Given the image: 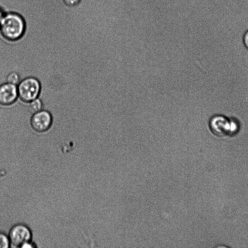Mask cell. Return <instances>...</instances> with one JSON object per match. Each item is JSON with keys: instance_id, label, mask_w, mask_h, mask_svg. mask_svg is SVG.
<instances>
[{"instance_id": "cell-1", "label": "cell", "mask_w": 248, "mask_h": 248, "mask_svg": "<svg viewBox=\"0 0 248 248\" xmlns=\"http://www.w3.org/2000/svg\"><path fill=\"white\" fill-rule=\"evenodd\" d=\"M25 29L24 19L16 13L5 14L0 24V34L8 41H14L21 38Z\"/></svg>"}, {"instance_id": "cell-2", "label": "cell", "mask_w": 248, "mask_h": 248, "mask_svg": "<svg viewBox=\"0 0 248 248\" xmlns=\"http://www.w3.org/2000/svg\"><path fill=\"white\" fill-rule=\"evenodd\" d=\"M17 88L19 99L23 102L29 103L39 97L41 85L37 78L28 77L20 81Z\"/></svg>"}, {"instance_id": "cell-3", "label": "cell", "mask_w": 248, "mask_h": 248, "mask_svg": "<svg viewBox=\"0 0 248 248\" xmlns=\"http://www.w3.org/2000/svg\"><path fill=\"white\" fill-rule=\"evenodd\" d=\"M32 236L31 231L27 225L16 224L11 228L9 233L10 247L21 248L25 243L31 241Z\"/></svg>"}, {"instance_id": "cell-4", "label": "cell", "mask_w": 248, "mask_h": 248, "mask_svg": "<svg viewBox=\"0 0 248 248\" xmlns=\"http://www.w3.org/2000/svg\"><path fill=\"white\" fill-rule=\"evenodd\" d=\"M53 117L51 113L46 109H41L32 114L30 124L32 128L39 133L47 131L51 127Z\"/></svg>"}, {"instance_id": "cell-5", "label": "cell", "mask_w": 248, "mask_h": 248, "mask_svg": "<svg viewBox=\"0 0 248 248\" xmlns=\"http://www.w3.org/2000/svg\"><path fill=\"white\" fill-rule=\"evenodd\" d=\"M209 127L212 132L217 136L232 135L231 120L223 115L212 117L209 121Z\"/></svg>"}, {"instance_id": "cell-6", "label": "cell", "mask_w": 248, "mask_h": 248, "mask_svg": "<svg viewBox=\"0 0 248 248\" xmlns=\"http://www.w3.org/2000/svg\"><path fill=\"white\" fill-rule=\"evenodd\" d=\"M18 97L17 85L7 82L0 85V105L10 106L15 103Z\"/></svg>"}, {"instance_id": "cell-7", "label": "cell", "mask_w": 248, "mask_h": 248, "mask_svg": "<svg viewBox=\"0 0 248 248\" xmlns=\"http://www.w3.org/2000/svg\"><path fill=\"white\" fill-rule=\"evenodd\" d=\"M43 103L38 97L29 103V109L32 114L42 109Z\"/></svg>"}, {"instance_id": "cell-8", "label": "cell", "mask_w": 248, "mask_h": 248, "mask_svg": "<svg viewBox=\"0 0 248 248\" xmlns=\"http://www.w3.org/2000/svg\"><path fill=\"white\" fill-rule=\"evenodd\" d=\"M20 77L18 73L12 72L8 74L6 82L17 85L20 81Z\"/></svg>"}, {"instance_id": "cell-9", "label": "cell", "mask_w": 248, "mask_h": 248, "mask_svg": "<svg viewBox=\"0 0 248 248\" xmlns=\"http://www.w3.org/2000/svg\"><path fill=\"white\" fill-rule=\"evenodd\" d=\"M10 247L8 235L0 232V248H8Z\"/></svg>"}, {"instance_id": "cell-10", "label": "cell", "mask_w": 248, "mask_h": 248, "mask_svg": "<svg viewBox=\"0 0 248 248\" xmlns=\"http://www.w3.org/2000/svg\"><path fill=\"white\" fill-rule=\"evenodd\" d=\"M242 42L245 47L248 49V29L243 34Z\"/></svg>"}, {"instance_id": "cell-11", "label": "cell", "mask_w": 248, "mask_h": 248, "mask_svg": "<svg viewBox=\"0 0 248 248\" xmlns=\"http://www.w3.org/2000/svg\"><path fill=\"white\" fill-rule=\"evenodd\" d=\"M65 3L70 6L77 5L80 1V0H63Z\"/></svg>"}, {"instance_id": "cell-12", "label": "cell", "mask_w": 248, "mask_h": 248, "mask_svg": "<svg viewBox=\"0 0 248 248\" xmlns=\"http://www.w3.org/2000/svg\"><path fill=\"white\" fill-rule=\"evenodd\" d=\"M36 247V246L35 244H33L31 241L30 242H28L25 243L21 248H35Z\"/></svg>"}, {"instance_id": "cell-13", "label": "cell", "mask_w": 248, "mask_h": 248, "mask_svg": "<svg viewBox=\"0 0 248 248\" xmlns=\"http://www.w3.org/2000/svg\"><path fill=\"white\" fill-rule=\"evenodd\" d=\"M5 14L4 12L2 11L1 9H0V24L1 22V20L4 16Z\"/></svg>"}]
</instances>
